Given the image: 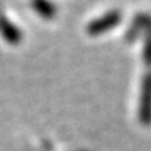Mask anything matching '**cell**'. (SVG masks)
I'll return each mask as SVG.
<instances>
[{
	"label": "cell",
	"instance_id": "obj_1",
	"mask_svg": "<svg viewBox=\"0 0 151 151\" xmlns=\"http://www.w3.org/2000/svg\"><path fill=\"white\" fill-rule=\"evenodd\" d=\"M139 120L143 124H151V70H147L141 80L139 99Z\"/></svg>",
	"mask_w": 151,
	"mask_h": 151
},
{
	"label": "cell",
	"instance_id": "obj_2",
	"mask_svg": "<svg viewBox=\"0 0 151 151\" xmlns=\"http://www.w3.org/2000/svg\"><path fill=\"white\" fill-rule=\"evenodd\" d=\"M122 21V13L119 10H111L108 13H105L104 16H101L99 18L91 21L87 25V32L88 35H101L111 31L113 27H116L118 24H120Z\"/></svg>",
	"mask_w": 151,
	"mask_h": 151
},
{
	"label": "cell",
	"instance_id": "obj_3",
	"mask_svg": "<svg viewBox=\"0 0 151 151\" xmlns=\"http://www.w3.org/2000/svg\"><path fill=\"white\" fill-rule=\"evenodd\" d=\"M0 35L9 45H18L22 41L21 29L4 16H0Z\"/></svg>",
	"mask_w": 151,
	"mask_h": 151
},
{
	"label": "cell",
	"instance_id": "obj_4",
	"mask_svg": "<svg viewBox=\"0 0 151 151\" xmlns=\"http://www.w3.org/2000/svg\"><path fill=\"white\" fill-rule=\"evenodd\" d=\"M32 3L34 10L37 11L42 18H46V20H52L55 16H56V6L50 1V0H31Z\"/></svg>",
	"mask_w": 151,
	"mask_h": 151
},
{
	"label": "cell",
	"instance_id": "obj_5",
	"mask_svg": "<svg viewBox=\"0 0 151 151\" xmlns=\"http://www.w3.org/2000/svg\"><path fill=\"white\" fill-rule=\"evenodd\" d=\"M143 60L147 70H151V22L146 27V39H144V48H143Z\"/></svg>",
	"mask_w": 151,
	"mask_h": 151
}]
</instances>
